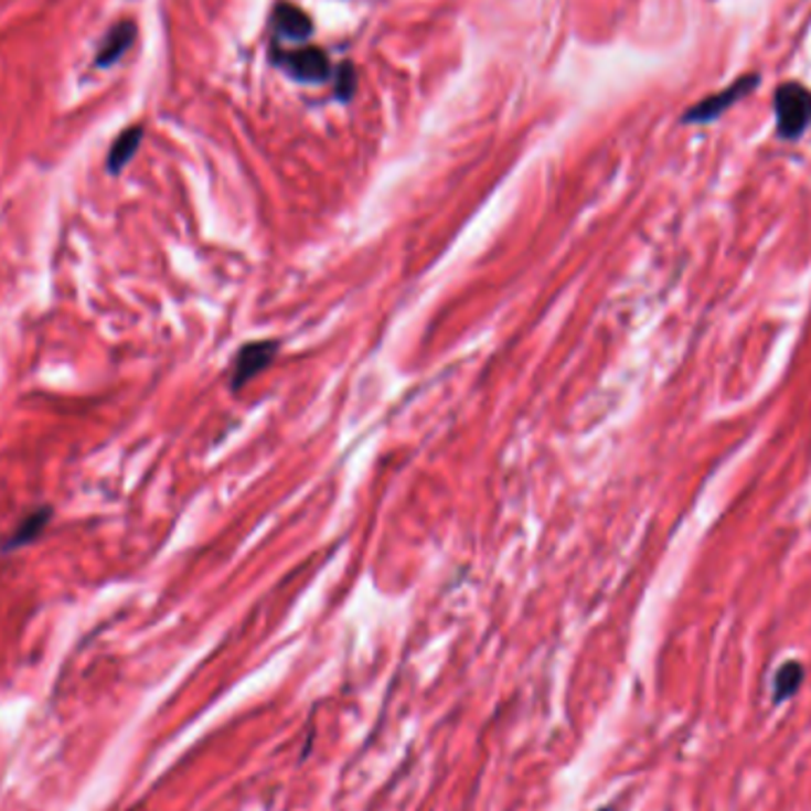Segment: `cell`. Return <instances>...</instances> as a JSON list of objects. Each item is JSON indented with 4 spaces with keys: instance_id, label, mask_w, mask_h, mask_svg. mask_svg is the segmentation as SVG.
<instances>
[{
    "instance_id": "6da1fadb",
    "label": "cell",
    "mask_w": 811,
    "mask_h": 811,
    "mask_svg": "<svg viewBox=\"0 0 811 811\" xmlns=\"http://www.w3.org/2000/svg\"><path fill=\"white\" fill-rule=\"evenodd\" d=\"M776 134L781 140H798L811 126V90L800 82H786L773 93Z\"/></svg>"
},
{
    "instance_id": "7a4b0ae2",
    "label": "cell",
    "mask_w": 811,
    "mask_h": 811,
    "mask_svg": "<svg viewBox=\"0 0 811 811\" xmlns=\"http://www.w3.org/2000/svg\"><path fill=\"white\" fill-rule=\"evenodd\" d=\"M761 84V74L759 72H747L743 76H738L736 82H730L726 88L707 95V98L697 100L695 105H691L686 113H683L681 121L683 124H712L717 121L719 117H724L730 107L738 105L740 100H745L747 95L755 93Z\"/></svg>"
},
{
    "instance_id": "3957f363",
    "label": "cell",
    "mask_w": 811,
    "mask_h": 811,
    "mask_svg": "<svg viewBox=\"0 0 811 811\" xmlns=\"http://www.w3.org/2000/svg\"><path fill=\"white\" fill-rule=\"evenodd\" d=\"M278 65L305 84H323L332 76L330 62L321 47H299L292 53H278Z\"/></svg>"
},
{
    "instance_id": "277c9868",
    "label": "cell",
    "mask_w": 811,
    "mask_h": 811,
    "mask_svg": "<svg viewBox=\"0 0 811 811\" xmlns=\"http://www.w3.org/2000/svg\"><path fill=\"white\" fill-rule=\"evenodd\" d=\"M276 356V342H252L245 344L233 363V387H243L247 380L259 375L270 359Z\"/></svg>"
},
{
    "instance_id": "5b68a950",
    "label": "cell",
    "mask_w": 811,
    "mask_h": 811,
    "mask_svg": "<svg viewBox=\"0 0 811 811\" xmlns=\"http://www.w3.org/2000/svg\"><path fill=\"white\" fill-rule=\"evenodd\" d=\"M274 22H276L278 34L285 39H292V41H305L311 36V31H313V22L309 20V14L301 8L288 6V3L276 8Z\"/></svg>"
},
{
    "instance_id": "8992f818",
    "label": "cell",
    "mask_w": 811,
    "mask_h": 811,
    "mask_svg": "<svg viewBox=\"0 0 811 811\" xmlns=\"http://www.w3.org/2000/svg\"><path fill=\"white\" fill-rule=\"evenodd\" d=\"M134 31L136 29L129 22H124V24H119V26H115L113 31H109L103 47H100V53H98V65L107 67V65H113V62H117L126 53V47L131 45Z\"/></svg>"
},
{
    "instance_id": "52a82bcc",
    "label": "cell",
    "mask_w": 811,
    "mask_h": 811,
    "mask_svg": "<svg viewBox=\"0 0 811 811\" xmlns=\"http://www.w3.org/2000/svg\"><path fill=\"white\" fill-rule=\"evenodd\" d=\"M804 670L800 662H786L773 679V703H783L790 695H794L802 686Z\"/></svg>"
},
{
    "instance_id": "ba28073f",
    "label": "cell",
    "mask_w": 811,
    "mask_h": 811,
    "mask_svg": "<svg viewBox=\"0 0 811 811\" xmlns=\"http://www.w3.org/2000/svg\"><path fill=\"white\" fill-rule=\"evenodd\" d=\"M140 138H142L140 129H129V131L117 138L113 150H109V159H107L109 171L119 173L126 164H129V159L136 154V150L140 146Z\"/></svg>"
},
{
    "instance_id": "9c48e42d",
    "label": "cell",
    "mask_w": 811,
    "mask_h": 811,
    "mask_svg": "<svg viewBox=\"0 0 811 811\" xmlns=\"http://www.w3.org/2000/svg\"><path fill=\"white\" fill-rule=\"evenodd\" d=\"M47 517H51V513H47V511H39V513H34V515H29V517L20 524V530L10 536V541H8V546H6V548H20V546L29 544V541H34V538L41 534V530H43L45 524H47Z\"/></svg>"
},
{
    "instance_id": "30bf717a",
    "label": "cell",
    "mask_w": 811,
    "mask_h": 811,
    "mask_svg": "<svg viewBox=\"0 0 811 811\" xmlns=\"http://www.w3.org/2000/svg\"><path fill=\"white\" fill-rule=\"evenodd\" d=\"M335 93L340 100H349L356 90V70L352 62H342V65L335 70Z\"/></svg>"
},
{
    "instance_id": "8fae6325",
    "label": "cell",
    "mask_w": 811,
    "mask_h": 811,
    "mask_svg": "<svg viewBox=\"0 0 811 811\" xmlns=\"http://www.w3.org/2000/svg\"><path fill=\"white\" fill-rule=\"evenodd\" d=\"M598 811H615L612 807H602V809H598Z\"/></svg>"
}]
</instances>
